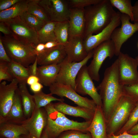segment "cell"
Returning <instances> with one entry per match:
<instances>
[{
	"label": "cell",
	"instance_id": "9",
	"mask_svg": "<svg viewBox=\"0 0 138 138\" xmlns=\"http://www.w3.org/2000/svg\"><path fill=\"white\" fill-rule=\"evenodd\" d=\"M120 18L121 26L114 30L111 37L115 47V55L117 56L121 52L123 44L138 31V22L131 23L130 18L128 16L120 13Z\"/></svg>",
	"mask_w": 138,
	"mask_h": 138
},
{
	"label": "cell",
	"instance_id": "54",
	"mask_svg": "<svg viewBox=\"0 0 138 138\" xmlns=\"http://www.w3.org/2000/svg\"><path fill=\"white\" fill-rule=\"evenodd\" d=\"M137 46H138V44H137Z\"/></svg>",
	"mask_w": 138,
	"mask_h": 138
},
{
	"label": "cell",
	"instance_id": "46",
	"mask_svg": "<svg viewBox=\"0 0 138 138\" xmlns=\"http://www.w3.org/2000/svg\"><path fill=\"white\" fill-rule=\"evenodd\" d=\"M44 44L46 50L51 49L60 45H63L57 41H49Z\"/></svg>",
	"mask_w": 138,
	"mask_h": 138
},
{
	"label": "cell",
	"instance_id": "7",
	"mask_svg": "<svg viewBox=\"0 0 138 138\" xmlns=\"http://www.w3.org/2000/svg\"><path fill=\"white\" fill-rule=\"evenodd\" d=\"M93 55V50L88 53L86 57L79 62L69 61L67 56L60 64V68L55 82L69 86L75 90V80L81 68L86 65Z\"/></svg>",
	"mask_w": 138,
	"mask_h": 138
},
{
	"label": "cell",
	"instance_id": "33",
	"mask_svg": "<svg viewBox=\"0 0 138 138\" xmlns=\"http://www.w3.org/2000/svg\"><path fill=\"white\" fill-rule=\"evenodd\" d=\"M19 17L25 23L37 32L46 23L36 17L29 14L26 11Z\"/></svg>",
	"mask_w": 138,
	"mask_h": 138
},
{
	"label": "cell",
	"instance_id": "43",
	"mask_svg": "<svg viewBox=\"0 0 138 138\" xmlns=\"http://www.w3.org/2000/svg\"><path fill=\"white\" fill-rule=\"evenodd\" d=\"M43 87V85L39 82L30 86V89L34 93H38L42 91Z\"/></svg>",
	"mask_w": 138,
	"mask_h": 138
},
{
	"label": "cell",
	"instance_id": "24",
	"mask_svg": "<svg viewBox=\"0 0 138 138\" xmlns=\"http://www.w3.org/2000/svg\"><path fill=\"white\" fill-rule=\"evenodd\" d=\"M26 82L19 83L18 89L20 96L24 116L26 119L30 117L36 108L33 96L29 93Z\"/></svg>",
	"mask_w": 138,
	"mask_h": 138
},
{
	"label": "cell",
	"instance_id": "27",
	"mask_svg": "<svg viewBox=\"0 0 138 138\" xmlns=\"http://www.w3.org/2000/svg\"><path fill=\"white\" fill-rule=\"evenodd\" d=\"M8 66L11 73L14 78L16 79L19 83L26 82L31 73L28 67L14 61L8 63Z\"/></svg>",
	"mask_w": 138,
	"mask_h": 138
},
{
	"label": "cell",
	"instance_id": "53",
	"mask_svg": "<svg viewBox=\"0 0 138 138\" xmlns=\"http://www.w3.org/2000/svg\"><path fill=\"white\" fill-rule=\"evenodd\" d=\"M0 138H5L4 137H2L0 136Z\"/></svg>",
	"mask_w": 138,
	"mask_h": 138
},
{
	"label": "cell",
	"instance_id": "29",
	"mask_svg": "<svg viewBox=\"0 0 138 138\" xmlns=\"http://www.w3.org/2000/svg\"><path fill=\"white\" fill-rule=\"evenodd\" d=\"M54 32L57 41L63 45H65L69 37L68 21L56 22Z\"/></svg>",
	"mask_w": 138,
	"mask_h": 138
},
{
	"label": "cell",
	"instance_id": "47",
	"mask_svg": "<svg viewBox=\"0 0 138 138\" xmlns=\"http://www.w3.org/2000/svg\"><path fill=\"white\" fill-rule=\"evenodd\" d=\"M39 82V79L37 76L31 75L27 78L26 80V83L30 86Z\"/></svg>",
	"mask_w": 138,
	"mask_h": 138
},
{
	"label": "cell",
	"instance_id": "15",
	"mask_svg": "<svg viewBox=\"0 0 138 138\" xmlns=\"http://www.w3.org/2000/svg\"><path fill=\"white\" fill-rule=\"evenodd\" d=\"M47 114L44 107L36 108L30 117L21 124L26 129L31 138H40L47 123Z\"/></svg>",
	"mask_w": 138,
	"mask_h": 138
},
{
	"label": "cell",
	"instance_id": "31",
	"mask_svg": "<svg viewBox=\"0 0 138 138\" xmlns=\"http://www.w3.org/2000/svg\"><path fill=\"white\" fill-rule=\"evenodd\" d=\"M27 12L46 23L51 21L44 9L38 3V0H29Z\"/></svg>",
	"mask_w": 138,
	"mask_h": 138
},
{
	"label": "cell",
	"instance_id": "17",
	"mask_svg": "<svg viewBox=\"0 0 138 138\" xmlns=\"http://www.w3.org/2000/svg\"><path fill=\"white\" fill-rule=\"evenodd\" d=\"M84 40L83 36H69L68 41L64 46L70 62H79L87 56L88 53L84 45Z\"/></svg>",
	"mask_w": 138,
	"mask_h": 138
},
{
	"label": "cell",
	"instance_id": "4",
	"mask_svg": "<svg viewBox=\"0 0 138 138\" xmlns=\"http://www.w3.org/2000/svg\"><path fill=\"white\" fill-rule=\"evenodd\" d=\"M47 114V121L45 129L49 138H57L63 132L67 130H84L85 124L71 120L65 114L54 108L51 102L44 107Z\"/></svg>",
	"mask_w": 138,
	"mask_h": 138
},
{
	"label": "cell",
	"instance_id": "50",
	"mask_svg": "<svg viewBox=\"0 0 138 138\" xmlns=\"http://www.w3.org/2000/svg\"><path fill=\"white\" fill-rule=\"evenodd\" d=\"M40 138H49L45 129L42 132Z\"/></svg>",
	"mask_w": 138,
	"mask_h": 138
},
{
	"label": "cell",
	"instance_id": "37",
	"mask_svg": "<svg viewBox=\"0 0 138 138\" xmlns=\"http://www.w3.org/2000/svg\"><path fill=\"white\" fill-rule=\"evenodd\" d=\"M102 0H70L69 1L70 8H84L89 6L97 4Z\"/></svg>",
	"mask_w": 138,
	"mask_h": 138
},
{
	"label": "cell",
	"instance_id": "8",
	"mask_svg": "<svg viewBox=\"0 0 138 138\" xmlns=\"http://www.w3.org/2000/svg\"><path fill=\"white\" fill-rule=\"evenodd\" d=\"M118 56L119 75L120 83L124 86L138 81V60L136 58L121 52Z\"/></svg>",
	"mask_w": 138,
	"mask_h": 138
},
{
	"label": "cell",
	"instance_id": "36",
	"mask_svg": "<svg viewBox=\"0 0 138 138\" xmlns=\"http://www.w3.org/2000/svg\"><path fill=\"white\" fill-rule=\"evenodd\" d=\"M123 91V95L138 102V81L131 84L124 85Z\"/></svg>",
	"mask_w": 138,
	"mask_h": 138
},
{
	"label": "cell",
	"instance_id": "45",
	"mask_svg": "<svg viewBox=\"0 0 138 138\" xmlns=\"http://www.w3.org/2000/svg\"><path fill=\"white\" fill-rule=\"evenodd\" d=\"M38 65L37 57L34 62L28 67L31 75L37 76Z\"/></svg>",
	"mask_w": 138,
	"mask_h": 138
},
{
	"label": "cell",
	"instance_id": "12",
	"mask_svg": "<svg viewBox=\"0 0 138 138\" xmlns=\"http://www.w3.org/2000/svg\"><path fill=\"white\" fill-rule=\"evenodd\" d=\"M67 1L63 0H38L51 21L60 22L68 21L70 7Z\"/></svg>",
	"mask_w": 138,
	"mask_h": 138
},
{
	"label": "cell",
	"instance_id": "19",
	"mask_svg": "<svg viewBox=\"0 0 138 138\" xmlns=\"http://www.w3.org/2000/svg\"><path fill=\"white\" fill-rule=\"evenodd\" d=\"M87 131L92 138H108L106 120L101 106H97L93 119Z\"/></svg>",
	"mask_w": 138,
	"mask_h": 138
},
{
	"label": "cell",
	"instance_id": "49",
	"mask_svg": "<svg viewBox=\"0 0 138 138\" xmlns=\"http://www.w3.org/2000/svg\"><path fill=\"white\" fill-rule=\"evenodd\" d=\"M127 132L131 134H138V123Z\"/></svg>",
	"mask_w": 138,
	"mask_h": 138
},
{
	"label": "cell",
	"instance_id": "25",
	"mask_svg": "<svg viewBox=\"0 0 138 138\" xmlns=\"http://www.w3.org/2000/svg\"><path fill=\"white\" fill-rule=\"evenodd\" d=\"M23 135H29V134L21 124L8 123L0 124V136L5 138H18Z\"/></svg>",
	"mask_w": 138,
	"mask_h": 138
},
{
	"label": "cell",
	"instance_id": "30",
	"mask_svg": "<svg viewBox=\"0 0 138 138\" xmlns=\"http://www.w3.org/2000/svg\"><path fill=\"white\" fill-rule=\"evenodd\" d=\"M51 93L46 94L42 90L34 93L32 95L36 105V108L44 107L53 101L64 102L63 98H58L53 96Z\"/></svg>",
	"mask_w": 138,
	"mask_h": 138
},
{
	"label": "cell",
	"instance_id": "23",
	"mask_svg": "<svg viewBox=\"0 0 138 138\" xmlns=\"http://www.w3.org/2000/svg\"><path fill=\"white\" fill-rule=\"evenodd\" d=\"M60 68V64L38 66L37 76L39 82L45 86H50L55 82Z\"/></svg>",
	"mask_w": 138,
	"mask_h": 138
},
{
	"label": "cell",
	"instance_id": "16",
	"mask_svg": "<svg viewBox=\"0 0 138 138\" xmlns=\"http://www.w3.org/2000/svg\"><path fill=\"white\" fill-rule=\"evenodd\" d=\"M19 82L14 78L9 84L4 81L0 84V120L4 118L12 105Z\"/></svg>",
	"mask_w": 138,
	"mask_h": 138
},
{
	"label": "cell",
	"instance_id": "52",
	"mask_svg": "<svg viewBox=\"0 0 138 138\" xmlns=\"http://www.w3.org/2000/svg\"><path fill=\"white\" fill-rule=\"evenodd\" d=\"M135 58L138 61V56H136Z\"/></svg>",
	"mask_w": 138,
	"mask_h": 138
},
{
	"label": "cell",
	"instance_id": "42",
	"mask_svg": "<svg viewBox=\"0 0 138 138\" xmlns=\"http://www.w3.org/2000/svg\"><path fill=\"white\" fill-rule=\"evenodd\" d=\"M0 31L5 36L13 35L12 33L8 26L4 22H0Z\"/></svg>",
	"mask_w": 138,
	"mask_h": 138
},
{
	"label": "cell",
	"instance_id": "11",
	"mask_svg": "<svg viewBox=\"0 0 138 138\" xmlns=\"http://www.w3.org/2000/svg\"><path fill=\"white\" fill-rule=\"evenodd\" d=\"M5 22L13 35L19 40L34 47L39 43L37 31L25 23L19 17Z\"/></svg>",
	"mask_w": 138,
	"mask_h": 138
},
{
	"label": "cell",
	"instance_id": "18",
	"mask_svg": "<svg viewBox=\"0 0 138 138\" xmlns=\"http://www.w3.org/2000/svg\"><path fill=\"white\" fill-rule=\"evenodd\" d=\"M68 22L69 36L84 37L85 28V8H70Z\"/></svg>",
	"mask_w": 138,
	"mask_h": 138
},
{
	"label": "cell",
	"instance_id": "2",
	"mask_svg": "<svg viewBox=\"0 0 138 138\" xmlns=\"http://www.w3.org/2000/svg\"><path fill=\"white\" fill-rule=\"evenodd\" d=\"M116 13L109 0H102L97 4L85 8L84 39L101 31L109 24Z\"/></svg>",
	"mask_w": 138,
	"mask_h": 138
},
{
	"label": "cell",
	"instance_id": "14",
	"mask_svg": "<svg viewBox=\"0 0 138 138\" xmlns=\"http://www.w3.org/2000/svg\"><path fill=\"white\" fill-rule=\"evenodd\" d=\"M120 13L116 12L109 24L101 31L95 34L89 35L84 39V44L88 53L103 42L111 39L114 30L121 23Z\"/></svg>",
	"mask_w": 138,
	"mask_h": 138
},
{
	"label": "cell",
	"instance_id": "21",
	"mask_svg": "<svg viewBox=\"0 0 138 138\" xmlns=\"http://www.w3.org/2000/svg\"><path fill=\"white\" fill-rule=\"evenodd\" d=\"M53 105L58 111L65 114L82 118L85 121H92L94 117L95 111L84 107L71 106L64 102L59 101Z\"/></svg>",
	"mask_w": 138,
	"mask_h": 138
},
{
	"label": "cell",
	"instance_id": "35",
	"mask_svg": "<svg viewBox=\"0 0 138 138\" xmlns=\"http://www.w3.org/2000/svg\"><path fill=\"white\" fill-rule=\"evenodd\" d=\"M57 138H92L89 132L71 130H66L61 133Z\"/></svg>",
	"mask_w": 138,
	"mask_h": 138
},
{
	"label": "cell",
	"instance_id": "5",
	"mask_svg": "<svg viewBox=\"0 0 138 138\" xmlns=\"http://www.w3.org/2000/svg\"><path fill=\"white\" fill-rule=\"evenodd\" d=\"M137 102L123 95L106 122L108 136L116 135L128 121Z\"/></svg>",
	"mask_w": 138,
	"mask_h": 138
},
{
	"label": "cell",
	"instance_id": "51",
	"mask_svg": "<svg viewBox=\"0 0 138 138\" xmlns=\"http://www.w3.org/2000/svg\"><path fill=\"white\" fill-rule=\"evenodd\" d=\"M18 138H31L29 135H23L20 136Z\"/></svg>",
	"mask_w": 138,
	"mask_h": 138
},
{
	"label": "cell",
	"instance_id": "38",
	"mask_svg": "<svg viewBox=\"0 0 138 138\" xmlns=\"http://www.w3.org/2000/svg\"><path fill=\"white\" fill-rule=\"evenodd\" d=\"M14 79L9 69L8 63L0 62V83L3 80L11 82Z\"/></svg>",
	"mask_w": 138,
	"mask_h": 138
},
{
	"label": "cell",
	"instance_id": "3",
	"mask_svg": "<svg viewBox=\"0 0 138 138\" xmlns=\"http://www.w3.org/2000/svg\"><path fill=\"white\" fill-rule=\"evenodd\" d=\"M0 39L12 60L26 67L35 61L37 54L33 46L19 40L13 35L1 36Z\"/></svg>",
	"mask_w": 138,
	"mask_h": 138
},
{
	"label": "cell",
	"instance_id": "40",
	"mask_svg": "<svg viewBox=\"0 0 138 138\" xmlns=\"http://www.w3.org/2000/svg\"><path fill=\"white\" fill-rule=\"evenodd\" d=\"M20 0H0V11L7 9Z\"/></svg>",
	"mask_w": 138,
	"mask_h": 138
},
{
	"label": "cell",
	"instance_id": "1",
	"mask_svg": "<svg viewBox=\"0 0 138 138\" xmlns=\"http://www.w3.org/2000/svg\"><path fill=\"white\" fill-rule=\"evenodd\" d=\"M123 86L119 81L117 59L106 69L102 80L96 87L102 100L106 122L123 95Z\"/></svg>",
	"mask_w": 138,
	"mask_h": 138
},
{
	"label": "cell",
	"instance_id": "13",
	"mask_svg": "<svg viewBox=\"0 0 138 138\" xmlns=\"http://www.w3.org/2000/svg\"><path fill=\"white\" fill-rule=\"evenodd\" d=\"M49 87L50 93L52 94L62 98L66 97L78 106L95 111L97 105L94 100L79 95L71 86L55 82Z\"/></svg>",
	"mask_w": 138,
	"mask_h": 138
},
{
	"label": "cell",
	"instance_id": "34",
	"mask_svg": "<svg viewBox=\"0 0 138 138\" xmlns=\"http://www.w3.org/2000/svg\"><path fill=\"white\" fill-rule=\"evenodd\" d=\"M138 123V102L132 110L127 122L116 134L118 135L125 132H128Z\"/></svg>",
	"mask_w": 138,
	"mask_h": 138
},
{
	"label": "cell",
	"instance_id": "20",
	"mask_svg": "<svg viewBox=\"0 0 138 138\" xmlns=\"http://www.w3.org/2000/svg\"><path fill=\"white\" fill-rule=\"evenodd\" d=\"M67 56L64 45L46 50L37 56V63L40 66L58 64L61 63Z\"/></svg>",
	"mask_w": 138,
	"mask_h": 138
},
{
	"label": "cell",
	"instance_id": "41",
	"mask_svg": "<svg viewBox=\"0 0 138 138\" xmlns=\"http://www.w3.org/2000/svg\"><path fill=\"white\" fill-rule=\"evenodd\" d=\"M108 138H138V134H131L125 132L118 135H112L108 136Z\"/></svg>",
	"mask_w": 138,
	"mask_h": 138
},
{
	"label": "cell",
	"instance_id": "48",
	"mask_svg": "<svg viewBox=\"0 0 138 138\" xmlns=\"http://www.w3.org/2000/svg\"><path fill=\"white\" fill-rule=\"evenodd\" d=\"M34 48L37 54V55L42 53L46 50L44 44L42 43H39L36 46L34 47Z\"/></svg>",
	"mask_w": 138,
	"mask_h": 138
},
{
	"label": "cell",
	"instance_id": "10",
	"mask_svg": "<svg viewBox=\"0 0 138 138\" xmlns=\"http://www.w3.org/2000/svg\"><path fill=\"white\" fill-rule=\"evenodd\" d=\"M89 75L86 65L84 66L79 72L75 80V90L82 95H88L94 101L97 106L102 107V102L98 92Z\"/></svg>",
	"mask_w": 138,
	"mask_h": 138
},
{
	"label": "cell",
	"instance_id": "28",
	"mask_svg": "<svg viewBox=\"0 0 138 138\" xmlns=\"http://www.w3.org/2000/svg\"><path fill=\"white\" fill-rule=\"evenodd\" d=\"M56 23L52 21L47 22L37 32L39 43H45L49 41H57L54 32Z\"/></svg>",
	"mask_w": 138,
	"mask_h": 138
},
{
	"label": "cell",
	"instance_id": "22",
	"mask_svg": "<svg viewBox=\"0 0 138 138\" xmlns=\"http://www.w3.org/2000/svg\"><path fill=\"white\" fill-rule=\"evenodd\" d=\"M26 119L18 88L15 94L11 107L6 117L0 120V124L5 123L21 124Z\"/></svg>",
	"mask_w": 138,
	"mask_h": 138
},
{
	"label": "cell",
	"instance_id": "32",
	"mask_svg": "<svg viewBox=\"0 0 138 138\" xmlns=\"http://www.w3.org/2000/svg\"><path fill=\"white\" fill-rule=\"evenodd\" d=\"M113 7L117 9L121 14L128 16L131 21H133L132 13L133 6L130 0H109Z\"/></svg>",
	"mask_w": 138,
	"mask_h": 138
},
{
	"label": "cell",
	"instance_id": "44",
	"mask_svg": "<svg viewBox=\"0 0 138 138\" xmlns=\"http://www.w3.org/2000/svg\"><path fill=\"white\" fill-rule=\"evenodd\" d=\"M132 13L134 22H138V1L133 6Z\"/></svg>",
	"mask_w": 138,
	"mask_h": 138
},
{
	"label": "cell",
	"instance_id": "26",
	"mask_svg": "<svg viewBox=\"0 0 138 138\" xmlns=\"http://www.w3.org/2000/svg\"><path fill=\"white\" fill-rule=\"evenodd\" d=\"M29 0H20L9 8L0 12V22H5L19 17L26 11Z\"/></svg>",
	"mask_w": 138,
	"mask_h": 138
},
{
	"label": "cell",
	"instance_id": "39",
	"mask_svg": "<svg viewBox=\"0 0 138 138\" xmlns=\"http://www.w3.org/2000/svg\"><path fill=\"white\" fill-rule=\"evenodd\" d=\"M12 60L7 54L0 39V62L7 63L10 62Z\"/></svg>",
	"mask_w": 138,
	"mask_h": 138
},
{
	"label": "cell",
	"instance_id": "6",
	"mask_svg": "<svg viewBox=\"0 0 138 138\" xmlns=\"http://www.w3.org/2000/svg\"><path fill=\"white\" fill-rule=\"evenodd\" d=\"M115 51L114 45L111 39L103 42L93 50V58L87 68L93 80H99V72L103 62L108 57L112 58L115 55Z\"/></svg>",
	"mask_w": 138,
	"mask_h": 138
}]
</instances>
